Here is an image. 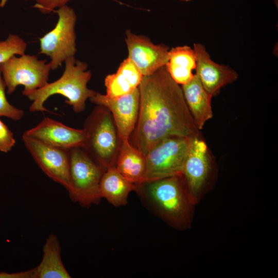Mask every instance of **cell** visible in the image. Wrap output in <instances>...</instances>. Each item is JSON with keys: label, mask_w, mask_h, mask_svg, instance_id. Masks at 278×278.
I'll return each mask as SVG.
<instances>
[{"label": "cell", "mask_w": 278, "mask_h": 278, "mask_svg": "<svg viewBox=\"0 0 278 278\" xmlns=\"http://www.w3.org/2000/svg\"><path fill=\"white\" fill-rule=\"evenodd\" d=\"M137 120L129 143L145 155L154 145L171 136L198 135L185 102L181 86L170 76L165 66L143 77L138 86Z\"/></svg>", "instance_id": "cell-1"}, {"label": "cell", "mask_w": 278, "mask_h": 278, "mask_svg": "<svg viewBox=\"0 0 278 278\" xmlns=\"http://www.w3.org/2000/svg\"><path fill=\"white\" fill-rule=\"evenodd\" d=\"M134 192L142 205L171 228L189 229L195 206L182 175L135 183Z\"/></svg>", "instance_id": "cell-2"}, {"label": "cell", "mask_w": 278, "mask_h": 278, "mask_svg": "<svg viewBox=\"0 0 278 278\" xmlns=\"http://www.w3.org/2000/svg\"><path fill=\"white\" fill-rule=\"evenodd\" d=\"M65 68L62 76L57 80L47 82L43 87L26 94L32 101L29 111L34 112H49L44 106L46 100L51 96L60 94L67 99L65 103L70 105L76 113L85 110L86 101L94 96L96 92L89 89L87 84L92 77L88 64L76 60L74 57L65 61Z\"/></svg>", "instance_id": "cell-3"}, {"label": "cell", "mask_w": 278, "mask_h": 278, "mask_svg": "<svg viewBox=\"0 0 278 278\" xmlns=\"http://www.w3.org/2000/svg\"><path fill=\"white\" fill-rule=\"evenodd\" d=\"M83 148L105 169L115 166L121 143L110 112L96 105L84 121Z\"/></svg>", "instance_id": "cell-4"}, {"label": "cell", "mask_w": 278, "mask_h": 278, "mask_svg": "<svg viewBox=\"0 0 278 278\" xmlns=\"http://www.w3.org/2000/svg\"><path fill=\"white\" fill-rule=\"evenodd\" d=\"M70 172L72 191L68 195L73 202L89 208L101 199L99 185L106 169L82 147L69 150Z\"/></svg>", "instance_id": "cell-5"}, {"label": "cell", "mask_w": 278, "mask_h": 278, "mask_svg": "<svg viewBox=\"0 0 278 278\" xmlns=\"http://www.w3.org/2000/svg\"><path fill=\"white\" fill-rule=\"evenodd\" d=\"M191 138L169 137L151 148L145 155L146 167L142 182L182 175Z\"/></svg>", "instance_id": "cell-6"}, {"label": "cell", "mask_w": 278, "mask_h": 278, "mask_svg": "<svg viewBox=\"0 0 278 278\" xmlns=\"http://www.w3.org/2000/svg\"><path fill=\"white\" fill-rule=\"evenodd\" d=\"M54 12L58 14V22L52 30L39 39V52L50 58L52 70L61 66L67 59L74 57L77 52L75 11L66 5Z\"/></svg>", "instance_id": "cell-7"}, {"label": "cell", "mask_w": 278, "mask_h": 278, "mask_svg": "<svg viewBox=\"0 0 278 278\" xmlns=\"http://www.w3.org/2000/svg\"><path fill=\"white\" fill-rule=\"evenodd\" d=\"M7 93L12 94L19 85H23L22 94L44 86L48 80L51 69L46 60H39L35 55H14L0 64Z\"/></svg>", "instance_id": "cell-8"}, {"label": "cell", "mask_w": 278, "mask_h": 278, "mask_svg": "<svg viewBox=\"0 0 278 278\" xmlns=\"http://www.w3.org/2000/svg\"><path fill=\"white\" fill-rule=\"evenodd\" d=\"M22 141L42 171L64 187L69 195L72 191L69 150L46 144L23 134Z\"/></svg>", "instance_id": "cell-9"}, {"label": "cell", "mask_w": 278, "mask_h": 278, "mask_svg": "<svg viewBox=\"0 0 278 278\" xmlns=\"http://www.w3.org/2000/svg\"><path fill=\"white\" fill-rule=\"evenodd\" d=\"M212 170V161L206 143L198 135L192 137L182 176L196 204L206 193Z\"/></svg>", "instance_id": "cell-10"}, {"label": "cell", "mask_w": 278, "mask_h": 278, "mask_svg": "<svg viewBox=\"0 0 278 278\" xmlns=\"http://www.w3.org/2000/svg\"><path fill=\"white\" fill-rule=\"evenodd\" d=\"M90 101L107 108L111 113L121 141H129L138 118L140 93L138 88L119 97L112 98L96 92Z\"/></svg>", "instance_id": "cell-11"}, {"label": "cell", "mask_w": 278, "mask_h": 278, "mask_svg": "<svg viewBox=\"0 0 278 278\" xmlns=\"http://www.w3.org/2000/svg\"><path fill=\"white\" fill-rule=\"evenodd\" d=\"M126 34L128 57L143 76L151 75L166 65L168 59V46L163 44H154L147 37L130 30H127Z\"/></svg>", "instance_id": "cell-12"}, {"label": "cell", "mask_w": 278, "mask_h": 278, "mask_svg": "<svg viewBox=\"0 0 278 278\" xmlns=\"http://www.w3.org/2000/svg\"><path fill=\"white\" fill-rule=\"evenodd\" d=\"M23 134L46 144L70 150L83 147L84 130L73 128L49 117H45Z\"/></svg>", "instance_id": "cell-13"}, {"label": "cell", "mask_w": 278, "mask_h": 278, "mask_svg": "<svg viewBox=\"0 0 278 278\" xmlns=\"http://www.w3.org/2000/svg\"><path fill=\"white\" fill-rule=\"evenodd\" d=\"M193 46L196 59L195 74L212 97L217 95L222 88L237 79V73L228 66L212 60L203 44L194 43Z\"/></svg>", "instance_id": "cell-14"}, {"label": "cell", "mask_w": 278, "mask_h": 278, "mask_svg": "<svg viewBox=\"0 0 278 278\" xmlns=\"http://www.w3.org/2000/svg\"><path fill=\"white\" fill-rule=\"evenodd\" d=\"M181 86L183 96L199 130L213 116L211 99L212 97L205 90L198 76L194 74L193 78Z\"/></svg>", "instance_id": "cell-15"}, {"label": "cell", "mask_w": 278, "mask_h": 278, "mask_svg": "<svg viewBox=\"0 0 278 278\" xmlns=\"http://www.w3.org/2000/svg\"><path fill=\"white\" fill-rule=\"evenodd\" d=\"M135 189V184L123 176L115 166L106 169L99 185L101 199H106L114 207L127 205L130 193L134 192Z\"/></svg>", "instance_id": "cell-16"}, {"label": "cell", "mask_w": 278, "mask_h": 278, "mask_svg": "<svg viewBox=\"0 0 278 278\" xmlns=\"http://www.w3.org/2000/svg\"><path fill=\"white\" fill-rule=\"evenodd\" d=\"M42 258L34 268V278H70L61 258V247L57 236L49 234L42 248Z\"/></svg>", "instance_id": "cell-17"}, {"label": "cell", "mask_w": 278, "mask_h": 278, "mask_svg": "<svg viewBox=\"0 0 278 278\" xmlns=\"http://www.w3.org/2000/svg\"><path fill=\"white\" fill-rule=\"evenodd\" d=\"M143 76L127 57L120 64L116 73L105 79L106 95L112 98L127 94L138 88Z\"/></svg>", "instance_id": "cell-18"}, {"label": "cell", "mask_w": 278, "mask_h": 278, "mask_svg": "<svg viewBox=\"0 0 278 278\" xmlns=\"http://www.w3.org/2000/svg\"><path fill=\"white\" fill-rule=\"evenodd\" d=\"M171 77L182 85L193 78L196 70V59L193 48L184 45L169 50L168 59L165 65Z\"/></svg>", "instance_id": "cell-19"}, {"label": "cell", "mask_w": 278, "mask_h": 278, "mask_svg": "<svg viewBox=\"0 0 278 278\" xmlns=\"http://www.w3.org/2000/svg\"><path fill=\"white\" fill-rule=\"evenodd\" d=\"M116 169L130 182H142L146 167L145 155L129 141L121 142L116 159Z\"/></svg>", "instance_id": "cell-20"}, {"label": "cell", "mask_w": 278, "mask_h": 278, "mask_svg": "<svg viewBox=\"0 0 278 278\" xmlns=\"http://www.w3.org/2000/svg\"><path fill=\"white\" fill-rule=\"evenodd\" d=\"M27 43L16 34H10L8 38L0 41V64L14 55L25 54Z\"/></svg>", "instance_id": "cell-21"}, {"label": "cell", "mask_w": 278, "mask_h": 278, "mask_svg": "<svg viewBox=\"0 0 278 278\" xmlns=\"http://www.w3.org/2000/svg\"><path fill=\"white\" fill-rule=\"evenodd\" d=\"M6 88L0 69V117H6L14 120H21L24 115V111L9 102L6 96Z\"/></svg>", "instance_id": "cell-22"}, {"label": "cell", "mask_w": 278, "mask_h": 278, "mask_svg": "<svg viewBox=\"0 0 278 278\" xmlns=\"http://www.w3.org/2000/svg\"><path fill=\"white\" fill-rule=\"evenodd\" d=\"M15 143L13 133L0 119V151L8 152L15 146Z\"/></svg>", "instance_id": "cell-23"}, {"label": "cell", "mask_w": 278, "mask_h": 278, "mask_svg": "<svg viewBox=\"0 0 278 278\" xmlns=\"http://www.w3.org/2000/svg\"><path fill=\"white\" fill-rule=\"evenodd\" d=\"M26 1L30 0H25ZM36 3L32 7L38 9L43 14L50 13L57 8L66 5L71 0H33Z\"/></svg>", "instance_id": "cell-24"}, {"label": "cell", "mask_w": 278, "mask_h": 278, "mask_svg": "<svg viewBox=\"0 0 278 278\" xmlns=\"http://www.w3.org/2000/svg\"><path fill=\"white\" fill-rule=\"evenodd\" d=\"M31 276V273L30 270L12 273L0 272V278H30Z\"/></svg>", "instance_id": "cell-25"}, {"label": "cell", "mask_w": 278, "mask_h": 278, "mask_svg": "<svg viewBox=\"0 0 278 278\" xmlns=\"http://www.w3.org/2000/svg\"><path fill=\"white\" fill-rule=\"evenodd\" d=\"M181 1H186V2H188V1H190L191 0H181Z\"/></svg>", "instance_id": "cell-26"}]
</instances>
